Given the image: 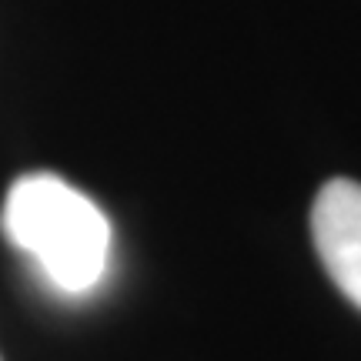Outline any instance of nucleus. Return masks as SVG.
I'll return each mask as SVG.
<instances>
[{"label": "nucleus", "mask_w": 361, "mask_h": 361, "mask_svg": "<svg viewBox=\"0 0 361 361\" xmlns=\"http://www.w3.org/2000/svg\"><path fill=\"white\" fill-rule=\"evenodd\" d=\"M0 224L11 245L30 255L47 281L67 295H84L104 278L111 224L101 207L64 178L47 171L17 178Z\"/></svg>", "instance_id": "nucleus-1"}, {"label": "nucleus", "mask_w": 361, "mask_h": 361, "mask_svg": "<svg viewBox=\"0 0 361 361\" xmlns=\"http://www.w3.org/2000/svg\"><path fill=\"white\" fill-rule=\"evenodd\" d=\"M311 238L338 291L361 308V184L328 180L311 207Z\"/></svg>", "instance_id": "nucleus-2"}]
</instances>
